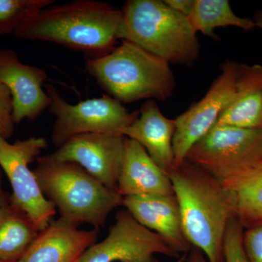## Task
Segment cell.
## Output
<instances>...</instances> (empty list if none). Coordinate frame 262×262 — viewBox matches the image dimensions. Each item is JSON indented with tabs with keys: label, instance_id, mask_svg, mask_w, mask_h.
Listing matches in <instances>:
<instances>
[{
	"label": "cell",
	"instance_id": "obj_13",
	"mask_svg": "<svg viewBox=\"0 0 262 262\" xmlns=\"http://www.w3.org/2000/svg\"><path fill=\"white\" fill-rule=\"evenodd\" d=\"M98 230H84L60 217L39 232L19 262H78L97 241Z\"/></svg>",
	"mask_w": 262,
	"mask_h": 262
},
{
	"label": "cell",
	"instance_id": "obj_20",
	"mask_svg": "<svg viewBox=\"0 0 262 262\" xmlns=\"http://www.w3.org/2000/svg\"><path fill=\"white\" fill-rule=\"evenodd\" d=\"M196 34L216 39L215 29L222 27H237L245 31L256 28L253 19L236 14L228 0H195L194 8L188 17Z\"/></svg>",
	"mask_w": 262,
	"mask_h": 262
},
{
	"label": "cell",
	"instance_id": "obj_4",
	"mask_svg": "<svg viewBox=\"0 0 262 262\" xmlns=\"http://www.w3.org/2000/svg\"><path fill=\"white\" fill-rule=\"evenodd\" d=\"M34 169L39 187L61 218L99 230L123 198L110 190L77 164L37 158Z\"/></svg>",
	"mask_w": 262,
	"mask_h": 262
},
{
	"label": "cell",
	"instance_id": "obj_18",
	"mask_svg": "<svg viewBox=\"0 0 262 262\" xmlns=\"http://www.w3.org/2000/svg\"><path fill=\"white\" fill-rule=\"evenodd\" d=\"M220 181L230 193L244 229L262 225V160Z\"/></svg>",
	"mask_w": 262,
	"mask_h": 262
},
{
	"label": "cell",
	"instance_id": "obj_21",
	"mask_svg": "<svg viewBox=\"0 0 262 262\" xmlns=\"http://www.w3.org/2000/svg\"><path fill=\"white\" fill-rule=\"evenodd\" d=\"M54 3V0H0V35L14 34L24 22Z\"/></svg>",
	"mask_w": 262,
	"mask_h": 262
},
{
	"label": "cell",
	"instance_id": "obj_8",
	"mask_svg": "<svg viewBox=\"0 0 262 262\" xmlns=\"http://www.w3.org/2000/svg\"><path fill=\"white\" fill-rule=\"evenodd\" d=\"M262 160V129L215 125L186 160L221 180Z\"/></svg>",
	"mask_w": 262,
	"mask_h": 262
},
{
	"label": "cell",
	"instance_id": "obj_14",
	"mask_svg": "<svg viewBox=\"0 0 262 262\" xmlns=\"http://www.w3.org/2000/svg\"><path fill=\"white\" fill-rule=\"evenodd\" d=\"M122 206L138 222L158 234L179 254L192 248L183 231L178 202L171 195L129 196Z\"/></svg>",
	"mask_w": 262,
	"mask_h": 262
},
{
	"label": "cell",
	"instance_id": "obj_28",
	"mask_svg": "<svg viewBox=\"0 0 262 262\" xmlns=\"http://www.w3.org/2000/svg\"><path fill=\"white\" fill-rule=\"evenodd\" d=\"M1 179V172H0V206H2V205L4 204L5 202L8 201V198H9V196H6V194H5L4 191H3V187H2Z\"/></svg>",
	"mask_w": 262,
	"mask_h": 262
},
{
	"label": "cell",
	"instance_id": "obj_25",
	"mask_svg": "<svg viewBox=\"0 0 262 262\" xmlns=\"http://www.w3.org/2000/svg\"><path fill=\"white\" fill-rule=\"evenodd\" d=\"M164 3L170 9L188 18L192 13L195 0H165Z\"/></svg>",
	"mask_w": 262,
	"mask_h": 262
},
{
	"label": "cell",
	"instance_id": "obj_6",
	"mask_svg": "<svg viewBox=\"0 0 262 262\" xmlns=\"http://www.w3.org/2000/svg\"><path fill=\"white\" fill-rule=\"evenodd\" d=\"M51 98L48 110L56 117L51 140L57 148L74 136L86 134L122 135V132L139 117V111L130 113L121 103L105 95L73 105L67 102L52 84L46 86Z\"/></svg>",
	"mask_w": 262,
	"mask_h": 262
},
{
	"label": "cell",
	"instance_id": "obj_2",
	"mask_svg": "<svg viewBox=\"0 0 262 262\" xmlns=\"http://www.w3.org/2000/svg\"><path fill=\"white\" fill-rule=\"evenodd\" d=\"M189 244L208 262H224V241L235 216L230 193L207 172L185 161L168 174Z\"/></svg>",
	"mask_w": 262,
	"mask_h": 262
},
{
	"label": "cell",
	"instance_id": "obj_15",
	"mask_svg": "<svg viewBox=\"0 0 262 262\" xmlns=\"http://www.w3.org/2000/svg\"><path fill=\"white\" fill-rule=\"evenodd\" d=\"M139 113V117L123 130L122 136L139 143L168 175L174 168L175 119L165 117L154 100L143 103Z\"/></svg>",
	"mask_w": 262,
	"mask_h": 262
},
{
	"label": "cell",
	"instance_id": "obj_9",
	"mask_svg": "<svg viewBox=\"0 0 262 262\" xmlns=\"http://www.w3.org/2000/svg\"><path fill=\"white\" fill-rule=\"evenodd\" d=\"M156 255L181 256L124 208L115 215L106 238L88 248L78 262H160Z\"/></svg>",
	"mask_w": 262,
	"mask_h": 262
},
{
	"label": "cell",
	"instance_id": "obj_10",
	"mask_svg": "<svg viewBox=\"0 0 262 262\" xmlns=\"http://www.w3.org/2000/svg\"><path fill=\"white\" fill-rule=\"evenodd\" d=\"M239 63L227 61L204 97L175 119L174 168L186 160L189 150L216 125L236 92Z\"/></svg>",
	"mask_w": 262,
	"mask_h": 262
},
{
	"label": "cell",
	"instance_id": "obj_7",
	"mask_svg": "<svg viewBox=\"0 0 262 262\" xmlns=\"http://www.w3.org/2000/svg\"><path fill=\"white\" fill-rule=\"evenodd\" d=\"M48 146L42 137L10 143L0 136V167L11 184L13 194L10 200L28 215L39 232L53 220L56 209L43 194L29 165Z\"/></svg>",
	"mask_w": 262,
	"mask_h": 262
},
{
	"label": "cell",
	"instance_id": "obj_24",
	"mask_svg": "<svg viewBox=\"0 0 262 262\" xmlns=\"http://www.w3.org/2000/svg\"><path fill=\"white\" fill-rule=\"evenodd\" d=\"M243 241L248 261L262 262V225L244 229Z\"/></svg>",
	"mask_w": 262,
	"mask_h": 262
},
{
	"label": "cell",
	"instance_id": "obj_3",
	"mask_svg": "<svg viewBox=\"0 0 262 262\" xmlns=\"http://www.w3.org/2000/svg\"><path fill=\"white\" fill-rule=\"evenodd\" d=\"M85 70L108 96L121 103L165 101L175 89L170 63L127 41L122 40L105 56L88 59Z\"/></svg>",
	"mask_w": 262,
	"mask_h": 262
},
{
	"label": "cell",
	"instance_id": "obj_29",
	"mask_svg": "<svg viewBox=\"0 0 262 262\" xmlns=\"http://www.w3.org/2000/svg\"><path fill=\"white\" fill-rule=\"evenodd\" d=\"M188 253H184L182 256L179 257V259L177 262H184L187 260Z\"/></svg>",
	"mask_w": 262,
	"mask_h": 262
},
{
	"label": "cell",
	"instance_id": "obj_26",
	"mask_svg": "<svg viewBox=\"0 0 262 262\" xmlns=\"http://www.w3.org/2000/svg\"><path fill=\"white\" fill-rule=\"evenodd\" d=\"M187 261V262H208L202 251L194 247H192L189 250Z\"/></svg>",
	"mask_w": 262,
	"mask_h": 262
},
{
	"label": "cell",
	"instance_id": "obj_16",
	"mask_svg": "<svg viewBox=\"0 0 262 262\" xmlns=\"http://www.w3.org/2000/svg\"><path fill=\"white\" fill-rule=\"evenodd\" d=\"M116 191L122 198L174 194L168 174L151 160L139 143L126 137Z\"/></svg>",
	"mask_w": 262,
	"mask_h": 262
},
{
	"label": "cell",
	"instance_id": "obj_17",
	"mask_svg": "<svg viewBox=\"0 0 262 262\" xmlns=\"http://www.w3.org/2000/svg\"><path fill=\"white\" fill-rule=\"evenodd\" d=\"M216 125L262 129V66L239 64L236 92Z\"/></svg>",
	"mask_w": 262,
	"mask_h": 262
},
{
	"label": "cell",
	"instance_id": "obj_22",
	"mask_svg": "<svg viewBox=\"0 0 262 262\" xmlns=\"http://www.w3.org/2000/svg\"><path fill=\"white\" fill-rule=\"evenodd\" d=\"M244 228L236 217L229 222L224 241V262H249L244 247Z\"/></svg>",
	"mask_w": 262,
	"mask_h": 262
},
{
	"label": "cell",
	"instance_id": "obj_19",
	"mask_svg": "<svg viewBox=\"0 0 262 262\" xmlns=\"http://www.w3.org/2000/svg\"><path fill=\"white\" fill-rule=\"evenodd\" d=\"M39 232L28 215L9 196L0 206V260L20 261Z\"/></svg>",
	"mask_w": 262,
	"mask_h": 262
},
{
	"label": "cell",
	"instance_id": "obj_12",
	"mask_svg": "<svg viewBox=\"0 0 262 262\" xmlns=\"http://www.w3.org/2000/svg\"><path fill=\"white\" fill-rule=\"evenodd\" d=\"M47 79L43 69L22 63L13 50L0 48V84L12 95L16 125L36 120L49 107L51 98L43 89Z\"/></svg>",
	"mask_w": 262,
	"mask_h": 262
},
{
	"label": "cell",
	"instance_id": "obj_27",
	"mask_svg": "<svg viewBox=\"0 0 262 262\" xmlns=\"http://www.w3.org/2000/svg\"><path fill=\"white\" fill-rule=\"evenodd\" d=\"M253 20L255 24H256V28L260 29L262 32V9L256 12Z\"/></svg>",
	"mask_w": 262,
	"mask_h": 262
},
{
	"label": "cell",
	"instance_id": "obj_23",
	"mask_svg": "<svg viewBox=\"0 0 262 262\" xmlns=\"http://www.w3.org/2000/svg\"><path fill=\"white\" fill-rule=\"evenodd\" d=\"M13 102L9 89L0 84V136L8 140L14 134Z\"/></svg>",
	"mask_w": 262,
	"mask_h": 262
},
{
	"label": "cell",
	"instance_id": "obj_30",
	"mask_svg": "<svg viewBox=\"0 0 262 262\" xmlns=\"http://www.w3.org/2000/svg\"><path fill=\"white\" fill-rule=\"evenodd\" d=\"M0 262H8V261H1V260H0Z\"/></svg>",
	"mask_w": 262,
	"mask_h": 262
},
{
	"label": "cell",
	"instance_id": "obj_1",
	"mask_svg": "<svg viewBox=\"0 0 262 262\" xmlns=\"http://www.w3.org/2000/svg\"><path fill=\"white\" fill-rule=\"evenodd\" d=\"M122 10L94 0H75L51 5L24 22L14 33L27 40L56 43L99 58L121 39Z\"/></svg>",
	"mask_w": 262,
	"mask_h": 262
},
{
	"label": "cell",
	"instance_id": "obj_5",
	"mask_svg": "<svg viewBox=\"0 0 262 262\" xmlns=\"http://www.w3.org/2000/svg\"><path fill=\"white\" fill-rule=\"evenodd\" d=\"M122 40L127 41L169 63L191 66L200 44L187 17L160 0H129L122 8Z\"/></svg>",
	"mask_w": 262,
	"mask_h": 262
},
{
	"label": "cell",
	"instance_id": "obj_11",
	"mask_svg": "<svg viewBox=\"0 0 262 262\" xmlns=\"http://www.w3.org/2000/svg\"><path fill=\"white\" fill-rule=\"evenodd\" d=\"M124 155L125 136L86 134L74 136L45 157L53 161L77 164L108 189L116 191Z\"/></svg>",
	"mask_w": 262,
	"mask_h": 262
}]
</instances>
